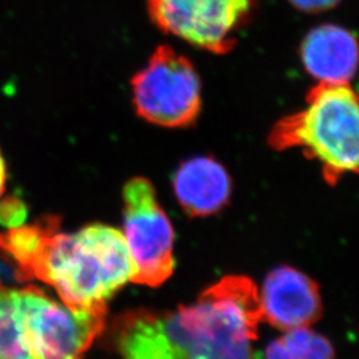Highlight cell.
<instances>
[{
    "label": "cell",
    "instance_id": "6da1fadb",
    "mask_svg": "<svg viewBox=\"0 0 359 359\" xmlns=\"http://www.w3.org/2000/svg\"><path fill=\"white\" fill-rule=\"evenodd\" d=\"M262 321L258 289L229 276L175 310H130L114 323L123 359H253Z\"/></svg>",
    "mask_w": 359,
    "mask_h": 359
},
{
    "label": "cell",
    "instance_id": "7a4b0ae2",
    "mask_svg": "<svg viewBox=\"0 0 359 359\" xmlns=\"http://www.w3.org/2000/svg\"><path fill=\"white\" fill-rule=\"evenodd\" d=\"M0 250L8 255L22 281L39 280L56 290L72 309L107 306L133 278V265L123 231L88 225L75 233L59 231L48 218L0 233Z\"/></svg>",
    "mask_w": 359,
    "mask_h": 359
},
{
    "label": "cell",
    "instance_id": "3957f363",
    "mask_svg": "<svg viewBox=\"0 0 359 359\" xmlns=\"http://www.w3.org/2000/svg\"><path fill=\"white\" fill-rule=\"evenodd\" d=\"M105 320L107 306L72 309L35 286L0 281V359H83Z\"/></svg>",
    "mask_w": 359,
    "mask_h": 359
},
{
    "label": "cell",
    "instance_id": "277c9868",
    "mask_svg": "<svg viewBox=\"0 0 359 359\" xmlns=\"http://www.w3.org/2000/svg\"><path fill=\"white\" fill-rule=\"evenodd\" d=\"M358 102L348 84L320 83L309 92L306 107L283 117L269 135L277 151L299 148L321 164L323 177L334 185L358 170Z\"/></svg>",
    "mask_w": 359,
    "mask_h": 359
},
{
    "label": "cell",
    "instance_id": "5b68a950",
    "mask_svg": "<svg viewBox=\"0 0 359 359\" xmlns=\"http://www.w3.org/2000/svg\"><path fill=\"white\" fill-rule=\"evenodd\" d=\"M137 114L168 127H188L201 109V83L192 63L168 46L154 51L147 67L132 80Z\"/></svg>",
    "mask_w": 359,
    "mask_h": 359
},
{
    "label": "cell",
    "instance_id": "8992f818",
    "mask_svg": "<svg viewBox=\"0 0 359 359\" xmlns=\"http://www.w3.org/2000/svg\"><path fill=\"white\" fill-rule=\"evenodd\" d=\"M124 198V240L133 265L132 283L160 286L172 276L173 229L157 201L149 180L135 177L127 182Z\"/></svg>",
    "mask_w": 359,
    "mask_h": 359
},
{
    "label": "cell",
    "instance_id": "52a82bcc",
    "mask_svg": "<svg viewBox=\"0 0 359 359\" xmlns=\"http://www.w3.org/2000/svg\"><path fill=\"white\" fill-rule=\"evenodd\" d=\"M252 0H148L154 23L196 47L225 53Z\"/></svg>",
    "mask_w": 359,
    "mask_h": 359
},
{
    "label": "cell",
    "instance_id": "ba28073f",
    "mask_svg": "<svg viewBox=\"0 0 359 359\" xmlns=\"http://www.w3.org/2000/svg\"><path fill=\"white\" fill-rule=\"evenodd\" d=\"M258 298L262 321L285 332L309 327L321 318L318 285L290 266L271 270Z\"/></svg>",
    "mask_w": 359,
    "mask_h": 359
},
{
    "label": "cell",
    "instance_id": "9c48e42d",
    "mask_svg": "<svg viewBox=\"0 0 359 359\" xmlns=\"http://www.w3.org/2000/svg\"><path fill=\"white\" fill-rule=\"evenodd\" d=\"M301 57L306 71L320 83L348 84L358 63L357 41L345 28L325 25L313 29L305 38Z\"/></svg>",
    "mask_w": 359,
    "mask_h": 359
},
{
    "label": "cell",
    "instance_id": "30bf717a",
    "mask_svg": "<svg viewBox=\"0 0 359 359\" xmlns=\"http://www.w3.org/2000/svg\"><path fill=\"white\" fill-rule=\"evenodd\" d=\"M173 189L180 205L193 217L219 212L231 197V177L213 158L196 157L185 161L175 175Z\"/></svg>",
    "mask_w": 359,
    "mask_h": 359
},
{
    "label": "cell",
    "instance_id": "8fae6325",
    "mask_svg": "<svg viewBox=\"0 0 359 359\" xmlns=\"http://www.w3.org/2000/svg\"><path fill=\"white\" fill-rule=\"evenodd\" d=\"M266 359H334L332 344L309 327L285 332L280 338L270 342Z\"/></svg>",
    "mask_w": 359,
    "mask_h": 359
},
{
    "label": "cell",
    "instance_id": "7c38bea8",
    "mask_svg": "<svg viewBox=\"0 0 359 359\" xmlns=\"http://www.w3.org/2000/svg\"><path fill=\"white\" fill-rule=\"evenodd\" d=\"M295 8L305 13H321L333 8L339 0H289Z\"/></svg>",
    "mask_w": 359,
    "mask_h": 359
},
{
    "label": "cell",
    "instance_id": "4fadbf2b",
    "mask_svg": "<svg viewBox=\"0 0 359 359\" xmlns=\"http://www.w3.org/2000/svg\"><path fill=\"white\" fill-rule=\"evenodd\" d=\"M6 180H7V169H6V161L4 157L0 152V196L4 192V187H6Z\"/></svg>",
    "mask_w": 359,
    "mask_h": 359
}]
</instances>
